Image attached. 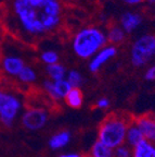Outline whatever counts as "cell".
<instances>
[{"mask_svg":"<svg viewBox=\"0 0 155 157\" xmlns=\"http://www.w3.org/2000/svg\"><path fill=\"white\" fill-rule=\"evenodd\" d=\"M131 155L132 150L126 144L121 145L114 150V157H131Z\"/></svg>","mask_w":155,"mask_h":157,"instance_id":"obj_22","label":"cell"},{"mask_svg":"<svg viewBox=\"0 0 155 157\" xmlns=\"http://www.w3.org/2000/svg\"><path fill=\"white\" fill-rule=\"evenodd\" d=\"M42 88H44L45 93L52 101H59L65 98L66 94L70 92L72 86L66 81V78L60 80V81H51V80L47 78L42 82Z\"/></svg>","mask_w":155,"mask_h":157,"instance_id":"obj_7","label":"cell"},{"mask_svg":"<svg viewBox=\"0 0 155 157\" xmlns=\"http://www.w3.org/2000/svg\"><path fill=\"white\" fill-rule=\"evenodd\" d=\"M26 66L22 57L17 55L8 54L0 59V70L10 78H16L22 69Z\"/></svg>","mask_w":155,"mask_h":157,"instance_id":"obj_8","label":"cell"},{"mask_svg":"<svg viewBox=\"0 0 155 157\" xmlns=\"http://www.w3.org/2000/svg\"><path fill=\"white\" fill-rule=\"evenodd\" d=\"M59 54L53 50V49H47L41 52L40 54V60L42 63H45L46 66H50V64H54L59 62Z\"/></svg>","mask_w":155,"mask_h":157,"instance_id":"obj_21","label":"cell"},{"mask_svg":"<svg viewBox=\"0 0 155 157\" xmlns=\"http://www.w3.org/2000/svg\"><path fill=\"white\" fill-rule=\"evenodd\" d=\"M131 157H155V144L143 140L132 148Z\"/></svg>","mask_w":155,"mask_h":157,"instance_id":"obj_14","label":"cell"},{"mask_svg":"<svg viewBox=\"0 0 155 157\" xmlns=\"http://www.w3.org/2000/svg\"><path fill=\"white\" fill-rule=\"evenodd\" d=\"M17 81L22 84H33L37 81V72L31 66H25L16 76Z\"/></svg>","mask_w":155,"mask_h":157,"instance_id":"obj_18","label":"cell"},{"mask_svg":"<svg viewBox=\"0 0 155 157\" xmlns=\"http://www.w3.org/2000/svg\"><path fill=\"white\" fill-rule=\"evenodd\" d=\"M144 78L146 81H155V64H153L149 69H146V73H144Z\"/></svg>","mask_w":155,"mask_h":157,"instance_id":"obj_24","label":"cell"},{"mask_svg":"<svg viewBox=\"0 0 155 157\" xmlns=\"http://www.w3.org/2000/svg\"><path fill=\"white\" fill-rule=\"evenodd\" d=\"M133 116L128 113H111L98 128V141L115 150L125 144L126 132L132 122Z\"/></svg>","mask_w":155,"mask_h":157,"instance_id":"obj_2","label":"cell"},{"mask_svg":"<svg viewBox=\"0 0 155 157\" xmlns=\"http://www.w3.org/2000/svg\"><path fill=\"white\" fill-rule=\"evenodd\" d=\"M150 2H153V3H155V0H149Z\"/></svg>","mask_w":155,"mask_h":157,"instance_id":"obj_27","label":"cell"},{"mask_svg":"<svg viewBox=\"0 0 155 157\" xmlns=\"http://www.w3.org/2000/svg\"><path fill=\"white\" fill-rule=\"evenodd\" d=\"M124 2L126 3V5L129 6H135V5H139V3L143 2L144 0H123Z\"/></svg>","mask_w":155,"mask_h":157,"instance_id":"obj_26","label":"cell"},{"mask_svg":"<svg viewBox=\"0 0 155 157\" xmlns=\"http://www.w3.org/2000/svg\"><path fill=\"white\" fill-rule=\"evenodd\" d=\"M142 23V17L136 12H125L121 17V27L125 33H131Z\"/></svg>","mask_w":155,"mask_h":157,"instance_id":"obj_11","label":"cell"},{"mask_svg":"<svg viewBox=\"0 0 155 157\" xmlns=\"http://www.w3.org/2000/svg\"><path fill=\"white\" fill-rule=\"evenodd\" d=\"M49 111L41 106H28L21 113V124L25 130L36 132L48 123Z\"/></svg>","mask_w":155,"mask_h":157,"instance_id":"obj_6","label":"cell"},{"mask_svg":"<svg viewBox=\"0 0 155 157\" xmlns=\"http://www.w3.org/2000/svg\"><path fill=\"white\" fill-rule=\"evenodd\" d=\"M82 157H89V156H88V155H86V156H82Z\"/></svg>","mask_w":155,"mask_h":157,"instance_id":"obj_28","label":"cell"},{"mask_svg":"<svg viewBox=\"0 0 155 157\" xmlns=\"http://www.w3.org/2000/svg\"><path fill=\"white\" fill-rule=\"evenodd\" d=\"M133 122L140 129L144 140L155 144V113H148L133 117Z\"/></svg>","mask_w":155,"mask_h":157,"instance_id":"obj_9","label":"cell"},{"mask_svg":"<svg viewBox=\"0 0 155 157\" xmlns=\"http://www.w3.org/2000/svg\"><path fill=\"white\" fill-rule=\"evenodd\" d=\"M155 56V36L144 34L136 39L130 49V61L133 67L140 68L149 63Z\"/></svg>","mask_w":155,"mask_h":157,"instance_id":"obj_5","label":"cell"},{"mask_svg":"<svg viewBox=\"0 0 155 157\" xmlns=\"http://www.w3.org/2000/svg\"><path fill=\"white\" fill-rule=\"evenodd\" d=\"M46 73L49 80H51V81H60V80L65 78L67 71L63 64L58 62V63L46 66Z\"/></svg>","mask_w":155,"mask_h":157,"instance_id":"obj_16","label":"cell"},{"mask_svg":"<svg viewBox=\"0 0 155 157\" xmlns=\"http://www.w3.org/2000/svg\"><path fill=\"white\" fill-rule=\"evenodd\" d=\"M70 140H72V134L70 131L62 130L51 135L48 141V145L52 151H59L64 148L70 142Z\"/></svg>","mask_w":155,"mask_h":157,"instance_id":"obj_12","label":"cell"},{"mask_svg":"<svg viewBox=\"0 0 155 157\" xmlns=\"http://www.w3.org/2000/svg\"><path fill=\"white\" fill-rule=\"evenodd\" d=\"M125 36H126V33L124 32L121 26H112L106 33L107 42L113 44V46L123 42Z\"/></svg>","mask_w":155,"mask_h":157,"instance_id":"obj_19","label":"cell"},{"mask_svg":"<svg viewBox=\"0 0 155 157\" xmlns=\"http://www.w3.org/2000/svg\"><path fill=\"white\" fill-rule=\"evenodd\" d=\"M89 157H114V150L106 146L100 141H96L90 148Z\"/></svg>","mask_w":155,"mask_h":157,"instance_id":"obj_17","label":"cell"},{"mask_svg":"<svg viewBox=\"0 0 155 157\" xmlns=\"http://www.w3.org/2000/svg\"><path fill=\"white\" fill-rule=\"evenodd\" d=\"M23 111V101L15 93L0 86V123L7 129L12 128Z\"/></svg>","mask_w":155,"mask_h":157,"instance_id":"obj_4","label":"cell"},{"mask_svg":"<svg viewBox=\"0 0 155 157\" xmlns=\"http://www.w3.org/2000/svg\"><path fill=\"white\" fill-rule=\"evenodd\" d=\"M107 39L101 29L89 26L79 29L72 39L74 54L81 59L92 58L100 49L106 46Z\"/></svg>","mask_w":155,"mask_h":157,"instance_id":"obj_3","label":"cell"},{"mask_svg":"<svg viewBox=\"0 0 155 157\" xmlns=\"http://www.w3.org/2000/svg\"><path fill=\"white\" fill-rule=\"evenodd\" d=\"M84 155H81V154H79V153H74V152H72V153H64V154H61V155H59L58 157H82Z\"/></svg>","mask_w":155,"mask_h":157,"instance_id":"obj_25","label":"cell"},{"mask_svg":"<svg viewBox=\"0 0 155 157\" xmlns=\"http://www.w3.org/2000/svg\"><path fill=\"white\" fill-rule=\"evenodd\" d=\"M110 106H111V101H110V99L107 97L99 98L97 101V103H96V107L98 109H100V110H106Z\"/></svg>","mask_w":155,"mask_h":157,"instance_id":"obj_23","label":"cell"},{"mask_svg":"<svg viewBox=\"0 0 155 157\" xmlns=\"http://www.w3.org/2000/svg\"><path fill=\"white\" fill-rule=\"evenodd\" d=\"M66 81L70 83V85L74 88H80V86L84 83V76L77 70H70L66 73Z\"/></svg>","mask_w":155,"mask_h":157,"instance_id":"obj_20","label":"cell"},{"mask_svg":"<svg viewBox=\"0 0 155 157\" xmlns=\"http://www.w3.org/2000/svg\"><path fill=\"white\" fill-rule=\"evenodd\" d=\"M144 140L142 133H141L140 129L136 125V123L132 122L129 124L128 129H127L126 132V139H125V144L128 145L132 150L133 147H136L139 143H141L142 141Z\"/></svg>","mask_w":155,"mask_h":157,"instance_id":"obj_13","label":"cell"},{"mask_svg":"<svg viewBox=\"0 0 155 157\" xmlns=\"http://www.w3.org/2000/svg\"><path fill=\"white\" fill-rule=\"evenodd\" d=\"M66 105L70 108L74 109H78L82 106L84 103V94H82L80 88H74L72 87L67 94H66L65 98H64Z\"/></svg>","mask_w":155,"mask_h":157,"instance_id":"obj_15","label":"cell"},{"mask_svg":"<svg viewBox=\"0 0 155 157\" xmlns=\"http://www.w3.org/2000/svg\"><path fill=\"white\" fill-rule=\"evenodd\" d=\"M62 0H7L2 24L25 44H37L56 33L63 20Z\"/></svg>","mask_w":155,"mask_h":157,"instance_id":"obj_1","label":"cell"},{"mask_svg":"<svg viewBox=\"0 0 155 157\" xmlns=\"http://www.w3.org/2000/svg\"><path fill=\"white\" fill-rule=\"evenodd\" d=\"M116 54L117 48L113 45H106L102 49H100L99 52L90 59L89 64H88L90 72L97 73L105 63H107L112 58H114Z\"/></svg>","mask_w":155,"mask_h":157,"instance_id":"obj_10","label":"cell"}]
</instances>
